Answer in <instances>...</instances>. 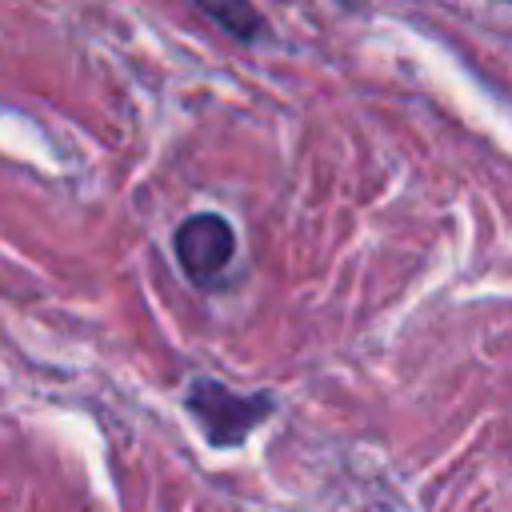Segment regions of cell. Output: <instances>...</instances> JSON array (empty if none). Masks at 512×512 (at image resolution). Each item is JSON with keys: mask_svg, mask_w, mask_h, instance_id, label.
Segmentation results:
<instances>
[{"mask_svg": "<svg viewBox=\"0 0 512 512\" xmlns=\"http://www.w3.org/2000/svg\"><path fill=\"white\" fill-rule=\"evenodd\" d=\"M184 404L196 416V424L208 436V444H216V448L244 444L248 432L256 424H264L268 412H272V396L268 392H232L220 380H192Z\"/></svg>", "mask_w": 512, "mask_h": 512, "instance_id": "cell-1", "label": "cell"}, {"mask_svg": "<svg viewBox=\"0 0 512 512\" xmlns=\"http://www.w3.org/2000/svg\"><path fill=\"white\" fill-rule=\"evenodd\" d=\"M172 244H176L180 268H184L196 284L220 280V276L228 272L232 256H236V232H232V224H228L220 212H196V216H188V220L176 228Z\"/></svg>", "mask_w": 512, "mask_h": 512, "instance_id": "cell-2", "label": "cell"}, {"mask_svg": "<svg viewBox=\"0 0 512 512\" xmlns=\"http://www.w3.org/2000/svg\"><path fill=\"white\" fill-rule=\"evenodd\" d=\"M196 8H200V16H208L212 24H220L240 44H252L264 32V16L252 4H244V0H200Z\"/></svg>", "mask_w": 512, "mask_h": 512, "instance_id": "cell-3", "label": "cell"}]
</instances>
